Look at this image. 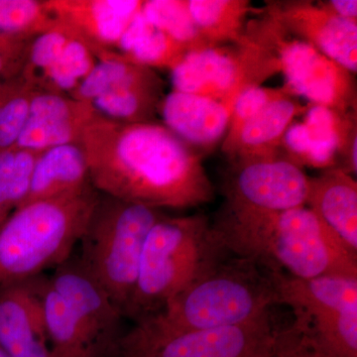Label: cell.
Returning <instances> with one entry per match:
<instances>
[{"label": "cell", "instance_id": "cell-14", "mask_svg": "<svg viewBox=\"0 0 357 357\" xmlns=\"http://www.w3.org/2000/svg\"><path fill=\"white\" fill-rule=\"evenodd\" d=\"M59 28L93 49L114 51L142 9L140 0H45Z\"/></svg>", "mask_w": 357, "mask_h": 357}, {"label": "cell", "instance_id": "cell-22", "mask_svg": "<svg viewBox=\"0 0 357 357\" xmlns=\"http://www.w3.org/2000/svg\"><path fill=\"white\" fill-rule=\"evenodd\" d=\"M37 283L52 357L107 356L51 285L49 277L38 276Z\"/></svg>", "mask_w": 357, "mask_h": 357}, {"label": "cell", "instance_id": "cell-12", "mask_svg": "<svg viewBox=\"0 0 357 357\" xmlns=\"http://www.w3.org/2000/svg\"><path fill=\"white\" fill-rule=\"evenodd\" d=\"M266 13L289 34L312 45L351 74H356V21L338 17L319 2H272L268 4Z\"/></svg>", "mask_w": 357, "mask_h": 357}, {"label": "cell", "instance_id": "cell-1", "mask_svg": "<svg viewBox=\"0 0 357 357\" xmlns=\"http://www.w3.org/2000/svg\"><path fill=\"white\" fill-rule=\"evenodd\" d=\"M100 195L151 208H196L215 198L201 157L165 126L96 115L79 138Z\"/></svg>", "mask_w": 357, "mask_h": 357}, {"label": "cell", "instance_id": "cell-28", "mask_svg": "<svg viewBox=\"0 0 357 357\" xmlns=\"http://www.w3.org/2000/svg\"><path fill=\"white\" fill-rule=\"evenodd\" d=\"M39 153L20 147L0 152V225L24 202Z\"/></svg>", "mask_w": 357, "mask_h": 357}, {"label": "cell", "instance_id": "cell-15", "mask_svg": "<svg viewBox=\"0 0 357 357\" xmlns=\"http://www.w3.org/2000/svg\"><path fill=\"white\" fill-rule=\"evenodd\" d=\"M37 278L0 288V347L10 357H52Z\"/></svg>", "mask_w": 357, "mask_h": 357}, {"label": "cell", "instance_id": "cell-11", "mask_svg": "<svg viewBox=\"0 0 357 357\" xmlns=\"http://www.w3.org/2000/svg\"><path fill=\"white\" fill-rule=\"evenodd\" d=\"M310 178L302 167L278 155L237 162L227 204L267 211L306 206Z\"/></svg>", "mask_w": 357, "mask_h": 357}, {"label": "cell", "instance_id": "cell-33", "mask_svg": "<svg viewBox=\"0 0 357 357\" xmlns=\"http://www.w3.org/2000/svg\"><path fill=\"white\" fill-rule=\"evenodd\" d=\"M33 38L0 33V81L20 77Z\"/></svg>", "mask_w": 357, "mask_h": 357}, {"label": "cell", "instance_id": "cell-16", "mask_svg": "<svg viewBox=\"0 0 357 357\" xmlns=\"http://www.w3.org/2000/svg\"><path fill=\"white\" fill-rule=\"evenodd\" d=\"M96 115L88 102L69 96L34 91L27 121L14 147L41 152L79 143L84 128Z\"/></svg>", "mask_w": 357, "mask_h": 357}, {"label": "cell", "instance_id": "cell-3", "mask_svg": "<svg viewBox=\"0 0 357 357\" xmlns=\"http://www.w3.org/2000/svg\"><path fill=\"white\" fill-rule=\"evenodd\" d=\"M100 197L91 187L14 211L0 225V288L36 278L70 259Z\"/></svg>", "mask_w": 357, "mask_h": 357}, {"label": "cell", "instance_id": "cell-23", "mask_svg": "<svg viewBox=\"0 0 357 357\" xmlns=\"http://www.w3.org/2000/svg\"><path fill=\"white\" fill-rule=\"evenodd\" d=\"M295 317L294 328L324 357H357V309Z\"/></svg>", "mask_w": 357, "mask_h": 357}, {"label": "cell", "instance_id": "cell-4", "mask_svg": "<svg viewBox=\"0 0 357 357\" xmlns=\"http://www.w3.org/2000/svg\"><path fill=\"white\" fill-rule=\"evenodd\" d=\"M225 250L204 215H164L150 230L137 282L126 317L134 321L156 316Z\"/></svg>", "mask_w": 357, "mask_h": 357}, {"label": "cell", "instance_id": "cell-38", "mask_svg": "<svg viewBox=\"0 0 357 357\" xmlns=\"http://www.w3.org/2000/svg\"><path fill=\"white\" fill-rule=\"evenodd\" d=\"M0 357H10L7 354V352L0 347Z\"/></svg>", "mask_w": 357, "mask_h": 357}, {"label": "cell", "instance_id": "cell-35", "mask_svg": "<svg viewBox=\"0 0 357 357\" xmlns=\"http://www.w3.org/2000/svg\"><path fill=\"white\" fill-rule=\"evenodd\" d=\"M319 4L338 17L357 22L356 0H328L326 2H319Z\"/></svg>", "mask_w": 357, "mask_h": 357}, {"label": "cell", "instance_id": "cell-20", "mask_svg": "<svg viewBox=\"0 0 357 357\" xmlns=\"http://www.w3.org/2000/svg\"><path fill=\"white\" fill-rule=\"evenodd\" d=\"M91 187L88 162L81 145L72 143L52 147L37 157L29 191L21 206L79 194Z\"/></svg>", "mask_w": 357, "mask_h": 357}, {"label": "cell", "instance_id": "cell-17", "mask_svg": "<svg viewBox=\"0 0 357 357\" xmlns=\"http://www.w3.org/2000/svg\"><path fill=\"white\" fill-rule=\"evenodd\" d=\"M232 109L213 98L175 91L159 105L167 128L190 146L208 149L225 138Z\"/></svg>", "mask_w": 357, "mask_h": 357}, {"label": "cell", "instance_id": "cell-34", "mask_svg": "<svg viewBox=\"0 0 357 357\" xmlns=\"http://www.w3.org/2000/svg\"><path fill=\"white\" fill-rule=\"evenodd\" d=\"M272 357H324L311 347L294 326L272 335Z\"/></svg>", "mask_w": 357, "mask_h": 357}, {"label": "cell", "instance_id": "cell-9", "mask_svg": "<svg viewBox=\"0 0 357 357\" xmlns=\"http://www.w3.org/2000/svg\"><path fill=\"white\" fill-rule=\"evenodd\" d=\"M269 319L206 331H178L151 317L117 340L114 357H251L272 337Z\"/></svg>", "mask_w": 357, "mask_h": 357}, {"label": "cell", "instance_id": "cell-2", "mask_svg": "<svg viewBox=\"0 0 357 357\" xmlns=\"http://www.w3.org/2000/svg\"><path fill=\"white\" fill-rule=\"evenodd\" d=\"M213 229L223 249L271 272L357 278L356 253L307 206L267 211L227 204Z\"/></svg>", "mask_w": 357, "mask_h": 357}, {"label": "cell", "instance_id": "cell-30", "mask_svg": "<svg viewBox=\"0 0 357 357\" xmlns=\"http://www.w3.org/2000/svg\"><path fill=\"white\" fill-rule=\"evenodd\" d=\"M59 28L45 0H0V33L35 37Z\"/></svg>", "mask_w": 357, "mask_h": 357}, {"label": "cell", "instance_id": "cell-5", "mask_svg": "<svg viewBox=\"0 0 357 357\" xmlns=\"http://www.w3.org/2000/svg\"><path fill=\"white\" fill-rule=\"evenodd\" d=\"M256 265L241 258L227 265L217 260L154 318L178 331L215 330L266 321L276 297L271 276L260 275Z\"/></svg>", "mask_w": 357, "mask_h": 357}, {"label": "cell", "instance_id": "cell-21", "mask_svg": "<svg viewBox=\"0 0 357 357\" xmlns=\"http://www.w3.org/2000/svg\"><path fill=\"white\" fill-rule=\"evenodd\" d=\"M307 109L294 96L274 100L241 128L223 153L236 163L277 156L286 131Z\"/></svg>", "mask_w": 357, "mask_h": 357}, {"label": "cell", "instance_id": "cell-10", "mask_svg": "<svg viewBox=\"0 0 357 357\" xmlns=\"http://www.w3.org/2000/svg\"><path fill=\"white\" fill-rule=\"evenodd\" d=\"M304 114V121H294L284 135L281 147L287 150L286 158L301 167L331 169L342 156L345 172L356 175V114H338L312 105Z\"/></svg>", "mask_w": 357, "mask_h": 357}, {"label": "cell", "instance_id": "cell-18", "mask_svg": "<svg viewBox=\"0 0 357 357\" xmlns=\"http://www.w3.org/2000/svg\"><path fill=\"white\" fill-rule=\"evenodd\" d=\"M276 304L292 307L295 316L357 309V278L319 276L297 278L271 272Z\"/></svg>", "mask_w": 357, "mask_h": 357}, {"label": "cell", "instance_id": "cell-32", "mask_svg": "<svg viewBox=\"0 0 357 357\" xmlns=\"http://www.w3.org/2000/svg\"><path fill=\"white\" fill-rule=\"evenodd\" d=\"M33 89L23 83L9 98L0 112V152L16 145L27 121Z\"/></svg>", "mask_w": 357, "mask_h": 357}, {"label": "cell", "instance_id": "cell-19", "mask_svg": "<svg viewBox=\"0 0 357 357\" xmlns=\"http://www.w3.org/2000/svg\"><path fill=\"white\" fill-rule=\"evenodd\" d=\"M306 206L357 255V183L351 174L331 168L310 178Z\"/></svg>", "mask_w": 357, "mask_h": 357}, {"label": "cell", "instance_id": "cell-31", "mask_svg": "<svg viewBox=\"0 0 357 357\" xmlns=\"http://www.w3.org/2000/svg\"><path fill=\"white\" fill-rule=\"evenodd\" d=\"M289 95H291L290 91L285 86L275 89L255 86L243 91L234 103L229 128L222 140V149L229 147L241 128L268 105Z\"/></svg>", "mask_w": 357, "mask_h": 357}, {"label": "cell", "instance_id": "cell-6", "mask_svg": "<svg viewBox=\"0 0 357 357\" xmlns=\"http://www.w3.org/2000/svg\"><path fill=\"white\" fill-rule=\"evenodd\" d=\"M164 215L158 208L100 195L79 241L77 259L124 317L148 234Z\"/></svg>", "mask_w": 357, "mask_h": 357}, {"label": "cell", "instance_id": "cell-27", "mask_svg": "<svg viewBox=\"0 0 357 357\" xmlns=\"http://www.w3.org/2000/svg\"><path fill=\"white\" fill-rule=\"evenodd\" d=\"M96 62L98 58L93 49L83 40L72 35L37 91L70 96L83 83Z\"/></svg>", "mask_w": 357, "mask_h": 357}, {"label": "cell", "instance_id": "cell-8", "mask_svg": "<svg viewBox=\"0 0 357 357\" xmlns=\"http://www.w3.org/2000/svg\"><path fill=\"white\" fill-rule=\"evenodd\" d=\"M280 72L276 54L245 34L243 43L234 48L222 45L188 52L171 70V81L175 91L213 98L234 107L243 91L261 86Z\"/></svg>", "mask_w": 357, "mask_h": 357}, {"label": "cell", "instance_id": "cell-26", "mask_svg": "<svg viewBox=\"0 0 357 357\" xmlns=\"http://www.w3.org/2000/svg\"><path fill=\"white\" fill-rule=\"evenodd\" d=\"M190 13L202 38L211 47L245 38V20L251 10L248 0H188Z\"/></svg>", "mask_w": 357, "mask_h": 357}, {"label": "cell", "instance_id": "cell-36", "mask_svg": "<svg viewBox=\"0 0 357 357\" xmlns=\"http://www.w3.org/2000/svg\"><path fill=\"white\" fill-rule=\"evenodd\" d=\"M20 77L0 81V112H1L2 107L6 105L9 98L13 95L14 91L20 86Z\"/></svg>", "mask_w": 357, "mask_h": 357}, {"label": "cell", "instance_id": "cell-37", "mask_svg": "<svg viewBox=\"0 0 357 357\" xmlns=\"http://www.w3.org/2000/svg\"><path fill=\"white\" fill-rule=\"evenodd\" d=\"M273 335V333H272ZM272 337L269 340L262 345L257 351L251 357H272L271 354Z\"/></svg>", "mask_w": 357, "mask_h": 357}, {"label": "cell", "instance_id": "cell-29", "mask_svg": "<svg viewBox=\"0 0 357 357\" xmlns=\"http://www.w3.org/2000/svg\"><path fill=\"white\" fill-rule=\"evenodd\" d=\"M152 25L184 45L190 51L208 48L195 24L188 0H147L141 9Z\"/></svg>", "mask_w": 357, "mask_h": 357}, {"label": "cell", "instance_id": "cell-13", "mask_svg": "<svg viewBox=\"0 0 357 357\" xmlns=\"http://www.w3.org/2000/svg\"><path fill=\"white\" fill-rule=\"evenodd\" d=\"M49 281L96 344L107 356H110L121 337L119 328L124 316L102 286L84 269L77 258L72 257L55 268Z\"/></svg>", "mask_w": 357, "mask_h": 357}, {"label": "cell", "instance_id": "cell-24", "mask_svg": "<svg viewBox=\"0 0 357 357\" xmlns=\"http://www.w3.org/2000/svg\"><path fill=\"white\" fill-rule=\"evenodd\" d=\"M114 51L150 69L170 70L180 64L189 52L184 45L152 25L141 11L129 24Z\"/></svg>", "mask_w": 357, "mask_h": 357}, {"label": "cell", "instance_id": "cell-7", "mask_svg": "<svg viewBox=\"0 0 357 357\" xmlns=\"http://www.w3.org/2000/svg\"><path fill=\"white\" fill-rule=\"evenodd\" d=\"M246 34L276 54L286 89L291 95L306 98L311 105L338 114L356 110L354 74L312 45L290 37L274 18L268 15L246 28Z\"/></svg>", "mask_w": 357, "mask_h": 357}, {"label": "cell", "instance_id": "cell-25", "mask_svg": "<svg viewBox=\"0 0 357 357\" xmlns=\"http://www.w3.org/2000/svg\"><path fill=\"white\" fill-rule=\"evenodd\" d=\"M95 54V67L70 96L77 100L91 103L116 89L162 82L153 69L131 62L116 52L102 49Z\"/></svg>", "mask_w": 357, "mask_h": 357}]
</instances>
